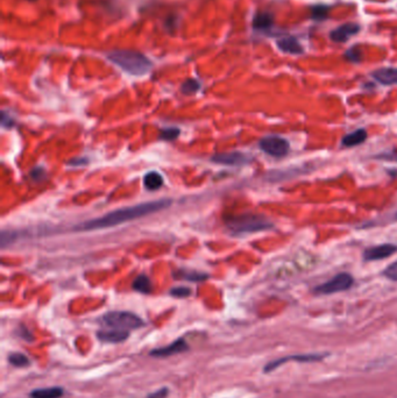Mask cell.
<instances>
[{"instance_id": "15", "label": "cell", "mask_w": 397, "mask_h": 398, "mask_svg": "<svg viewBox=\"0 0 397 398\" xmlns=\"http://www.w3.org/2000/svg\"><path fill=\"white\" fill-rule=\"evenodd\" d=\"M63 396H64V389L61 388V386L35 389L29 393L31 398H61Z\"/></svg>"}, {"instance_id": "22", "label": "cell", "mask_w": 397, "mask_h": 398, "mask_svg": "<svg viewBox=\"0 0 397 398\" xmlns=\"http://www.w3.org/2000/svg\"><path fill=\"white\" fill-rule=\"evenodd\" d=\"M200 82L196 80H188L182 85V92L185 93V95H193L200 90Z\"/></svg>"}, {"instance_id": "16", "label": "cell", "mask_w": 397, "mask_h": 398, "mask_svg": "<svg viewBox=\"0 0 397 398\" xmlns=\"http://www.w3.org/2000/svg\"><path fill=\"white\" fill-rule=\"evenodd\" d=\"M367 139V132L365 129H357L354 132L345 135L343 138V146L345 147H354V146L361 145Z\"/></svg>"}, {"instance_id": "13", "label": "cell", "mask_w": 397, "mask_h": 398, "mask_svg": "<svg viewBox=\"0 0 397 398\" xmlns=\"http://www.w3.org/2000/svg\"><path fill=\"white\" fill-rule=\"evenodd\" d=\"M373 77L383 85L397 84V69L395 68H382L373 73Z\"/></svg>"}, {"instance_id": "5", "label": "cell", "mask_w": 397, "mask_h": 398, "mask_svg": "<svg viewBox=\"0 0 397 398\" xmlns=\"http://www.w3.org/2000/svg\"><path fill=\"white\" fill-rule=\"evenodd\" d=\"M354 283L353 277L347 273H340L338 275H336L333 279L327 281L326 283L319 285L314 289V292L319 295H332L337 294V292L346 291L348 289L352 288V285Z\"/></svg>"}, {"instance_id": "12", "label": "cell", "mask_w": 397, "mask_h": 398, "mask_svg": "<svg viewBox=\"0 0 397 398\" xmlns=\"http://www.w3.org/2000/svg\"><path fill=\"white\" fill-rule=\"evenodd\" d=\"M213 161L216 163L227 164V166H238V164L246 163L248 159L241 153H224L213 156Z\"/></svg>"}, {"instance_id": "18", "label": "cell", "mask_w": 397, "mask_h": 398, "mask_svg": "<svg viewBox=\"0 0 397 398\" xmlns=\"http://www.w3.org/2000/svg\"><path fill=\"white\" fill-rule=\"evenodd\" d=\"M144 184H145V187L147 190L155 191V190H159L160 187L163 185V178H162V176L159 174V172L152 171V172H148V174L145 176Z\"/></svg>"}, {"instance_id": "1", "label": "cell", "mask_w": 397, "mask_h": 398, "mask_svg": "<svg viewBox=\"0 0 397 398\" xmlns=\"http://www.w3.org/2000/svg\"><path fill=\"white\" fill-rule=\"evenodd\" d=\"M170 205L169 201H159L152 203H144L130 208H125L117 210V211L110 212L107 215L98 218L95 220H89L87 223H82L76 226L77 231H96L103 230V228H108L117 226V225L125 224L127 221L138 219V218L145 217L147 215L160 211V210L166 209L167 206Z\"/></svg>"}, {"instance_id": "2", "label": "cell", "mask_w": 397, "mask_h": 398, "mask_svg": "<svg viewBox=\"0 0 397 398\" xmlns=\"http://www.w3.org/2000/svg\"><path fill=\"white\" fill-rule=\"evenodd\" d=\"M108 59L126 73L134 76L147 74L152 68V62L144 54L133 50H114L107 55Z\"/></svg>"}, {"instance_id": "25", "label": "cell", "mask_w": 397, "mask_h": 398, "mask_svg": "<svg viewBox=\"0 0 397 398\" xmlns=\"http://www.w3.org/2000/svg\"><path fill=\"white\" fill-rule=\"evenodd\" d=\"M168 395H169V389L161 388L159 390H156V391H154V392L149 393L147 398H167Z\"/></svg>"}, {"instance_id": "20", "label": "cell", "mask_w": 397, "mask_h": 398, "mask_svg": "<svg viewBox=\"0 0 397 398\" xmlns=\"http://www.w3.org/2000/svg\"><path fill=\"white\" fill-rule=\"evenodd\" d=\"M134 290H137L141 294H149L152 291V283L147 276L141 275L136 279L133 282Z\"/></svg>"}, {"instance_id": "9", "label": "cell", "mask_w": 397, "mask_h": 398, "mask_svg": "<svg viewBox=\"0 0 397 398\" xmlns=\"http://www.w3.org/2000/svg\"><path fill=\"white\" fill-rule=\"evenodd\" d=\"M324 358V355L320 354H309V355H295V356H288V358L279 359L275 360V361L269 362L267 366L264 367V373H269V371L274 370L275 368L280 367L283 363H286L289 361V360H297L299 362H312V361H319Z\"/></svg>"}, {"instance_id": "24", "label": "cell", "mask_w": 397, "mask_h": 398, "mask_svg": "<svg viewBox=\"0 0 397 398\" xmlns=\"http://www.w3.org/2000/svg\"><path fill=\"white\" fill-rule=\"evenodd\" d=\"M384 276L391 281H397V261L384 270Z\"/></svg>"}, {"instance_id": "14", "label": "cell", "mask_w": 397, "mask_h": 398, "mask_svg": "<svg viewBox=\"0 0 397 398\" xmlns=\"http://www.w3.org/2000/svg\"><path fill=\"white\" fill-rule=\"evenodd\" d=\"M277 47L282 51L289 52V54H302L303 50H304L302 44L294 36H286L280 39L277 41Z\"/></svg>"}, {"instance_id": "28", "label": "cell", "mask_w": 397, "mask_h": 398, "mask_svg": "<svg viewBox=\"0 0 397 398\" xmlns=\"http://www.w3.org/2000/svg\"><path fill=\"white\" fill-rule=\"evenodd\" d=\"M19 336H20L21 338H24V339L27 340V341H33V337L31 336V332L27 331V329H26L25 327H21L20 331H19Z\"/></svg>"}, {"instance_id": "8", "label": "cell", "mask_w": 397, "mask_h": 398, "mask_svg": "<svg viewBox=\"0 0 397 398\" xmlns=\"http://www.w3.org/2000/svg\"><path fill=\"white\" fill-rule=\"evenodd\" d=\"M397 251V246L391 245V243H384V245L370 247L363 254L365 260L367 261H376L383 260L385 257H389Z\"/></svg>"}, {"instance_id": "19", "label": "cell", "mask_w": 397, "mask_h": 398, "mask_svg": "<svg viewBox=\"0 0 397 398\" xmlns=\"http://www.w3.org/2000/svg\"><path fill=\"white\" fill-rule=\"evenodd\" d=\"M7 360L11 365L17 368H25L31 365V360L22 353H11Z\"/></svg>"}, {"instance_id": "3", "label": "cell", "mask_w": 397, "mask_h": 398, "mask_svg": "<svg viewBox=\"0 0 397 398\" xmlns=\"http://www.w3.org/2000/svg\"><path fill=\"white\" fill-rule=\"evenodd\" d=\"M226 226L234 234H247V233L269 230V228L273 227V224L263 217L255 215H242L227 219Z\"/></svg>"}, {"instance_id": "17", "label": "cell", "mask_w": 397, "mask_h": 398, "mask_svg": "<svg viewBox=\"0 0 397 398\" xmlns=\"http://www.w3.org/2000/svg\"><path fill=\"white\" fill-rule=\"evenodd\" d=\"M274 24V18L273 14L268 12H260L257 13L253 20V27L255 29H268L271 28Z\"/></svg>"}, {"instance_id": "4", "label": "cell", "mask_w": 397, "mask_h": 398, "mask_svg": "<svg viewBox=\"0 0 397 398\" xmlns=\"http://www.w3.org/2000/svg\"><path fill=\"white\" fill-rule=\"evenodd\" d=\"M102 322L107 328L121 329V331H132L145 326L144 320L136 313L127 311H112L104 314Z\"/></svg>"}, {"instance_id": "7", "label": "cell", "mask_w": 397, "mask_h": 398, "mask_svg": "<svg viewBox=\"0 0 397 398\" xmlns=\"http://www.w3.org/2000/svg\"><path fill=\"white\" fill-rule=\"evenodd\" d=\"M189 349L188 344L183 338L175 340L174 343H171L169 346H164L161 348L152 349L149 352V355L154 356V358H167V356H171L175 354H179V353L186 352Z\"/></svg>"}, {"instance_id": "26", "label": "cell", "mask_w": 397, "mask_h": 398, "mask_svg": "<svg viewBox=\"0 0 397 398\" xmlns=\"http://www.w3.org/2000/svg\"><path fill=\"white\" fill-rule=\"evenodd\" d=\"M171 295L175 296V297H186V296L190 295V289L188 288H175L171 290Z\"/></svg>"}, {"instance_id": "6", "label": "cell", "mask_w": 397, "mask_h": 398, "mask_svg": "<svg viewBox=\"0 0 397 398\" xmlns=\"http://www.w3.org/2000/svg\"><path fill=\"white\" fill-rule=\"evenodd\" d=\"M260 148L268 155L274 157H283L289 153L290 145L286 139L271 135L266 137L260 141Z\"/></svg>"}, {"instance_id": "21", "label": "cell", "mask_w": 397, "mask_h": 398, "mask_svg": "<svg viewBox=\"0 0 397 398\" xmlns=\"http://www.w3.org/2000/svg\"><path fill=\"white\" fill-rule=\"evenodd\" d=\"M328 16V7L324 5H316L311 9V17L314 20H324Z\"/></svg>"}, {"instance_id": "23", "label": "cell", "mask_w": 397, "mask_h": 398, "mask_svg": "<svg viewBox=\"0 0 397 398\" xmlns=\"http://www.w3.org/2000/svg\"><path fill=\"white\" fill-rule=\"evenodd\" d=\"M346 57L350 59L351 62H359L361 61V52L359 47H353L352 49L346 52Z\"/></svg>"}, {"instance_id": "11", "label": "cell", "mask_w": 397, "mask_h": 398, "mask_svg": "<svg viewBox=\"0 0 397 398\" xmlns=\"http://www.w3.org/2000/svg\"><path fill=\"white\" fill-rule=\"evenodd\" d=\"M360 31V26L357 24H346L332 31L329 36L335 42H346L352 35Z\"/></svg>"}, {"instance_id": "27", "label": "cell", "mask_w": 397, "mask_h": 398, "mask_svg": "<svg viewBox=\"0 0 397 398\" xmlns=\"http://www.w3.org/2000/svg\"><path fill=\"white\" fill-rule=\"evenodd\" d=\"M161 137L163 139H166V140H173L176 137H178V129L176 128H169V129H166L163 130L162 134H161Z\"/></svg>"}, {"instance_id": "10", "label": "cell", "mask_w": 397, "mask_h": 398, "mask_svg": "<svg viewBox=\"0 0 397 398\" xmlns=\"http://www.w3.org/2000/svg\"><path fill=\"white\" fill-rule=\"evenodd\" d=\"M97 337L103 343H110V344H119L123 343V341L128 339L129 332L128 331H121V329H102L97 333Z\"/></svg>"}]
</instances>
